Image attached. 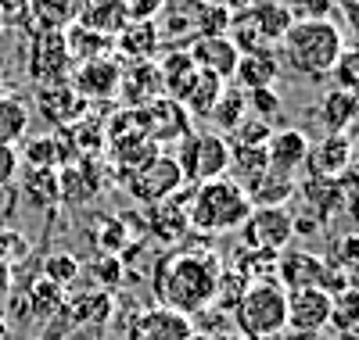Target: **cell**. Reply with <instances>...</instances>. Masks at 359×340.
I'll return each mask as SVG.
<instances>
[{"mask_svg": "<svg viewBox=\"0 0 359 340\" xmlns=\"http://www.w3.org/2000/svg\"><path fill=\"white\" fill-rule=\"evenodd\" d=\"M334 258H338V265H341V269H348V265H359V233H352V236H341V240L334 243Z\"/></svg>", "mask_w": 359, "mask_h": 340, "instance_id": "cell-43", "label": "cell"}, {"mask_svg": "<svg viewBox=\"0 0 359 340\" xmlns=\"http://www.w3.org/2000/svg\"><path fill=\"white\" fill-rule=\"evenodd\" d=\"M298 183L294 176L287 172H277V169H266L262 176H255L248 187H245V197L252 208H287V201L294 197Z\"/></svg>", "mask_w": 359, "mask_h": 340, "instance_id": "cell-23", "label": "cell"}, {"mask_svg": "<svg viewBox=\"0 0 359 340\" xmlns=\"http://www.w3.org/2000/svg\"><path fill=\"white\" fill-rule=\"evenodd\" d=\"M280 57L277 50H266V54H245L237 61V72L230 79V86H237L241 94H252V90H266V86H277L280 79Z\"/></svg>", "mask_w": 359, "mask_h": 340, "instance_id": "cell-22", "label": "cell"}, {"mask_svg": "<svg viewBox=\"0 0 359 340\" xmlns=\"http://www.w3.org/2000/svg\"><path fill=\"white\" fill-rule=\"evenodd\" d=\"M25 301H29L25 312L33 316V319H50V316H57V312L65 308V290H62V287H54V283H47L43 276H40V280L29 287Z\"/></svg>", "mask_w": 359, "mask_h": 340, "instance_id": "cell-33", "label": "cell"}, {"mask_svg": "<svg viewBox=\"0 0 359 340\" xmlns=\"http://www.w3.org/2000/svg\"><path fill=\"white\" fill-rule=\"evenodd\" d=\"M216 4H219V8H226V11L233 15V11H245L248 4H255V0H216Z\"/></svg>", "mask_w": 359, "mask_h": 340, "instance_id": "cell-50", "label": "cell"}, {"mask_svg": "<svg viewBox=\"0 0 359 340\" xmlns=\"http://www.w3.org/2000/svg\"><path fill=\"white\" fill-rule=\"evenodd\" d=\"M79 15H83V0H29V18L22 29H29V36L43 33V29L65 33L79 22Z\"/></svg>", "mask_w": 359, "mask_h": 340, "instance_id": "cell-21", "label": "cell"}, {"mask_svg": "<svg viewBox=\"0 0 359 340\" xmlns=\"http://www.w3.org/2000/svg\"><path fill=\"white\" fill-rule=\"evenodd\" d=\"M0 94H4V72H0Z\"/></svg>", "mask_w": 359, "mask_h": 340, "instance_id": "cell-55", "label": "cell"}, {"mask_svg": "<svg viewBox=\"0 0 359 340\" xmlns=\"http://www.w3.org/2000/svg\"><path fill=\"white\" fill-rule=\"evenodd\" d=\"M223 90H226L223 79L198 72L194 83L187 86V94L180 97V104H184V111L191 115V122H194V118H208V115H212V108H216V101L223 97Z\"/></svg>", "mask_w": 359, "mask_h": 340, "instance_id": "cell-28", "label": "cell"}, {"mask_svg": "<svg viewBox=\"0 0 359 340\" xmlns=\"http://www.w3.org/2000/svg\"><path fill=\"white\" fill-rule=\"evenodd\" d=\"M169 0H115L118 15H123V22H155L162 11H165Z\"/></svg>", "mask_w": 359, "mask_h": 340, "instance_id": "cell-39", "label": "cell"}, {"mask_svg": "<svg viewBox=\"0 0 359 340\" xmlns=\"http://www.w3.org/2000/svg\"><path fill=\"white\" fill-rule=\"evenodd\" d=\"M11 272H15V269H8L4 262H0V297L11 294Z\"/></svg>", "mask_w": 359, "mask_h": 340, "instance_id": "cell-49", "label": "cell"}, {"mask_svg": "<svg viewBox=\"0 0 359 340\" xmlns=\"http://www.w3.org/2000/svg\"><path fill=\"white\" fill-rule=\"evenodd\" d=\"M8 330H11V326H8V319L0 316V340H8Z\"/></svg>", "mask_w": 359, "mask_h": 340, "instance_id": "cell-53", "label": "cell"}, {"mask_svg": "<svg viewBox=\"0 0 359 340\" xmlns=\"http://www.w3.org/2000/svg\"><path fill=\"white\" fill-rule=\"evenodd\" d=\"M248 215H252V204L245 197V187H237L230 176L201 183V187H191L187 222L198 233H208V236L233 233V229L245 226Z\"/></svg>", "mask_w": 359, "mask_h": 340, "instance_id": "cell-3", "label": "cell"}, {"mask_svg": "<svg viewBox=\"0 0 359 340\" xmlns=\"http://www.w3.org/2000/svg\"><path fill=\"white\" fill-rule=\"evenodd\" d=\"M29 0H0V22L4 25H25Z\"/></svg>", "mask_w": 359, "mask_h": 340, "instance_id": "cell-44", "label": "cell"}, {"mask_svg": "<svg viewBox=\"0 0 359 340\" xmlns=\"http://www.w3.org/2000/svg\"><path fill=\"white\" fill-rule=\"evenodd\" d=\"M0 229H4V222H0Z\"/></svg>", "mask_w": 359, "mask_h": 340, "instance_id": "cell-56", "label": "cell"}, {"mask_svg": "<svg viewBox=\"0 0 359 340\" xmlns=\"http://www.w3.org/2000/svg\"><path fill=\"white\" fill-rule=\"evenodd\" d=\"M294 22H331V15L338 11L334 0H284Z\"/></svg>", "mask_w": 359, "mask_h": 340, "instance_id": "cell-37", "label": "cell"}, {"mask_svg": "<svg viewBox=\"0 0 359 340\" xmlns=\"http://www.w3.org/2000/svg\"><path fill=\"white\" fill-rule=\"evenodd\" d=\"M291 11L280 0H255L245 11H233L230 15V29L226 36L237 47V54H266V50H277L284 33L291 29Z\"/></svg>", "mask_w": 359, "mask_h": 340, "instance_id": "cell-4", "label": "cell"}, {"mask_svg": "<svg viewBox=\"0 0 359 340\" xmlns=\"http://www.w3.org/2000/svg\"><path fill=\"white\" fill-rule=\"evenodd\" d=\"M269 169L266 162V147H241V143H230V169L226 176L237 183V187H248L255 176H262Z\"/></svg>", "mask_w": 359, "mask_h": 340, "instance_id": "cell-32", "label": "cell"}, {"mask_svg": "<svg viewBox=\"0 0 359 340\" xmlns=\"http://www.w3.org/2000/svg\"><path fill=\"white\" fill-rule=\"evenodd\" d=\"M208 340H245V337L237 333V330H223V333H212V337H208Z\"/></svg>", "mask_w": 359, "mask_h": 340, "instance_id": "cell-51", "label": "cell"}, {"mask_svg": "<svg viewBox=\"0 0 359 340\" xmlns=\"http://www.w3.org/2000/svg\"><path fill=\"white\" fill-rule=\"evenodd\" d=\"M298 194H302L309 215H313L320 226L331 219V215H338V211L345 208V190H341L338 179H313V176H309L302 187H298Z\"/></svg>", "mask_w": 359, "mask_h": 340, "instance_id": "cell-25", "label": "cell"}, {"mask_svg": "<svg viewBox=\"0 0 359 340\" xmlns=\"http://www.w3.org/2000/svg\"><path fill=\"white\" fill-rule=\"evenodd\" d=\"M331 79L338 90H345V94L359 97V47L345 43L338 61H334V69H331Z\"/></svg>", "mask_w": 359, "mask_h": 340, "instance_id": "cell-35", "label": "cell"}, {"mask_svg": "<svg viewBox=\"0 0 359 340\" xmlns=\"http://www.w3.org/2000/svg\"><path fill=\"white\" fill-rule=\"evenodd\" d=\"M245 233V247L252 251H287V243L294 236V211L287 208H252V215L241 226Z\"/></svg>", "mask_w": 359, "mask_h": 340, "instance_id": "cell-10", "label": "cell"}, {"mask_svg": "<svg viewBox=\"0 0 359 340\" xmlns=\"http://www.w3.org/2000/svg\"><path fill=\"white\" fill-rule=\"evenodd\" d=\"M187 57L191 65L205 76H216L223 83L233 79L237 72V61H241V54H237V47L230 43V36H194L187 47Z\"/></svg>", "mask_w": 359, "mask_h": 340, "instance_id": "cell-15", "label": "cell"}, {"mask_svg": "<svg viewBox=\"0 0 359 340\" xmlns=\"http://www.w3.org/2000/svg\"><path fill=\"white\" fill-rule=\"evenodd\" d=\"M22 183H18V194L40 208V211H54L57 204V169H18Z\"/></svg>", "mask_w": 359, "mask_h": 340, "instance_id": "cell-26", "label": "cell"}, {"mask_svg": "<svg viewBox=\"0 0 359 340\" xmlns=\"http://www.w3.org/2000/svg\"><path fill=\"white\" fill-rule=\"evenodd\" d=\"M97 280H101L104 287L118 283V280H123V262L111 258V255H104V258H101V265H97Z\"/></svg>", "mask_w": 359, "mask_h": 340, "instance_id": "cell-46", "label": "cell"}, {"mask_svg": "<svg viewBox=\"0 0 359 340\" xmlns=\"http://www.w3.org/2000/svg\"><path fill=\"white\" fill-rule=\"evenodd\" d=\"M184 187H187V179H184V172H180V165H176V158H172L169 150L155 154V158L147 162L144 169H137V172L126 179L130 197H133L137 204H147V208L176 197Z\"/></svg>", "mask_w": 359, "mask_h": 340, "instance_id": "cell-8", "label": "cell"}, {"mask_svg": "<svg viewBox=\"0 0 359 340\" xmlns=\"http://www.w3.org/2000/svg\"><path fill=\"white\" fill-rule=\"evenodd\" d=\"M65 43L72 54V65H83V61H97V57H111V36L90 33L83 25L65 29Z\"/></svg>", "mask_w": 359, "mask_h": 340, "instance_id": "cell-31", "label": "cell"}, {"mask_svg": "<svg viewBox=\"0 0 359 340\" xmlns=\"http://www.w3.org/2000/svg\"><path fill=\"white\" fill-rule=\"evenodd\" d=\"M348 33H352V47H359V18L348 22Z\"/></svg>", "mask_w": 359, "mask_h": 340, "instance_id": "cell-52", "label": "cell"}, {"mask_svg": "<svg viewBox=\"0 0 359 340\" xmlns=\"http://www.w3.org/2000/svg\"><path fill=\"white\" fill-rule=\"evenodd\" d=\"M294 233H320V222L316 219H302V215H294Z\"/></svg>", "mask_w": 359, "mask_h": 340, "instance_id": "cell-48", "label": "cell"}, {"mask_svg": "<svg viewBox=\"0 0 359 340\" xmlns=\"http://www.w3.org/2000/svg\"><path fill=\"white\" fill-rule=\"evenodd\" d=\"M36 111L40 118L47 122V126L57 129H72L79 118L90 115V101H83L72 83H62V86H40V94H36Z\"/></svg>", "mask_w": 359, "mask_h": 340, "instance_id": "cell-14", "label": "cell"}, {"mask_svg": "<svg viewBox=\"0 0 359 340\" xmlns=\"http://www.w3.org/2000/svg\"><path fill=\"white\" fill-rule=\"evenodd\" d=\"M230 319L245 340L280 337L287 330V290L277 280H255V283L245 287L241 301L233 304Z\"/></svg>", "mask_w": 359, "mask_h": 340, "instance_id": "cell-5", "label": "cell"}, {"mask_svg": "<svg viewBox=\"0 0 359 340\" xmlns=\"http://www.w3.org/2000/svg\"><path fill=\"white\" fill-rule=\"evenodd\" d=\"M277 283L284 290H302V287H323L327 294L345 290V280H338V269H331L313 251H280L277 255Z\"/></svg>", "mask_w": 359, "mask_h": 340, "instance_id": "cell-9", "label": "cell"}, {"mask_svg": "<svg viewBox=\"0 0 359 340\" xmlns=\"http://www.w3.org/2000/svg\"><path fill=\"white\" fill-rule=\"evenodd\" d=\"M101 247H104V251H118V247H126V226L118 219H108V226L101 229Z\"/></svg>", "mask_w": 359, "mask_h": 340, "instance_id": "cell-45", "label": "cell"}, {"mask_svg": "<svg viewBox=\"0 0 359 340\" xmlns=\"http://www.w3.org/2000/svg\"><path fill=\"white\" fill-rule=\"evenodd\" d=\"M345 47V36L334 22H291L277 57L280 69H291L302 79H327Z\"/></svg>", "mask_w": 359, "mask_h": 340, "instance_id": "cell-2", "label": "cell"}, {"mask_svg": "<svg viewBox=\"0 0 359 340\" xmlns=\"http://www.w3.org/2000/svg\"><path fill=\"white\" fill-rule=\"evenodd\" d=\"M327 326H334L341 337L359 333V290L355 287H345L331 297V323Z\"/></svg>", "mask_w": 359, "mask_h": 340, "instance_id": "cell-34", "label": "cell"}, {"mask_svg": "<svg viewBox=\"0 0 359 340\" xmlns=\"http://www.w3.org/2000/svg\"><path fill=\"white\" fill-rule=\"evenodd\" d=\"M306 169L313 179H341L352 169V136L348 133H327L323 140L309 143Z\"/></svg>", "mask_w": 359, "mask_h": 340, "instance_id": "cell-17", "label": "cell"}, {"mask_svg": "<svg viewBox=\"0 0 359 340\" xmlns=\"http://www.w3.org/2000/svg\"><path fill=\"white\" fill-rule=\"evenodd\" d=\"M194 76H198V69L191 65V57H187V50L180 47V50H169L162 61H158V83H162V97H172V101H180L187 94V86L194 83Z\"/></svg>", "mask_w": 359, "mask_h": 340, "instance_id": "cell-27", "label": "cell"}, {"mask_svg": "<svg viewBox=\"0 0 359 340\" xmlns=\"http://www.w3.org/2000/svg\"><path fill=\"white\" fill-rule=\"evenodd\" d=\"M331 297L323 287L287 290V330L284 333H323L331 323Z\"/></svg>", "mask_w": 359, "mask_h": 340, "instance_id": "cell-13", "label": "cell"}, {"mask_svg": "<svg viewBox=\"0 0 359 340\" xmlns=\"http://www.w3.org/2000/svg\"><path fill=\"white\" fill-rule=\"evenodd\" d=\"M230 136H233V143H241V147H266L269 136H273V122H262V118L252 115V118H245Z\"/></svg>", "mask_w": 359, "mask_h": 340, "instance_id": "cell-40", "label": "cell"}, {"mask_svg": "<svg viewBox=\"0 0 359 340\" xmlns=\"http://www.w3.org/2000/svg\"><path fill=\"white\" fill-rule=\"evenodd\" d=\"M280 4H284V0H280Z\"/></svg>", "mask_w": 359, "mask_h": 340, "instance_id": "cell-57", "label": "cell"}, {"mask_svg": "<svg viewBox=\"0 0 359 340\" xmlns=\"http://www.w3.org/2000/svg\"><path fill=\"white\" fill-rule=\"evenodd\" d=\"M29 251H33V243L25 240V233H18V229H0V262H4L8 269H15L18 262H25L29 258Z\"/></svg>", "mask_w": 359, "mask_h": 340, "instance_id": "cell-38", "label": "cell"}, {"mask_svg": "<svg viewBox=\"0 0 359 340\" xmlns=\"http://www.w3.org/2000/svg\"><path fill=\"white\" fill-rule=\"evenodd\" d=\"M118 97H126L130 108H147L151 101H158L162 97V83H158V65L155 61L123 65V76H118Z\"/></svg>", "mask_w": 359, "mask_h": 340, "instance_id": "cell-19", "label": "cell"}, {"mask_svg": "<svg viewBox=\"0 0 359 340\" xmlns=\"http://www.w3.org/2000/svg\"><path fill=\"white\" fill-rule=\"evenodd\" d=\"M245 101H248V111H252L255 118H262V122H273V118L280 115V108H284V101H280V94H277L273 86L252 90V94H245Z\"/></svg>", "mask_w": 359, "mask_h": 340, "instance_id": "cell-41", "label": "cell"}, {"mask_svg": "<svg viewBox=\"0 0 359 340\" xmlns=\"http://www.w3.org/2000/svg\"><path fill=\"white\" fill-rule=\"evenodd\" d=\"M76 276H79V262L72 255H50L43 262V280L54 283V287H62V290L76 283Z\"/></svg>", "mask_w": 359, "mask_h": 340, "instance_id": "cell-36", "label": "cell"}, {"mask_svg": "<svg viewBox=\"0 0 359 340\" xmlns=\"http://www.w3.org/2000/svg\"><path fill=\"white\" fill-rule=\"evenodd\" d=\"M316 118H320V126L327 133H348L352 126H359V97L331 86L316 101Z\"/></svg>", "mask_w": 359, "mask_h": 340, "instance_id": "cell-24", "label": "cell"}, {"mask_svg": "<svg viewBox=\"0 0 359 340\" xmlns=\"http://www.w3.org/2000/svg\"><path fill=\"white\" fill-rule=\"evenodd\" d=\"M219 258L205 255V251H169L165 258H158L155 272H151V290L158 297L162 308L194 319L198 312L212 308V294H216V276H219Z\"/></svg>", "mask_w": 359, "mask_h": 340, "instance_id": "cell-1", "label": "cell"}, {"mask_svg": "<svg viewBox=\"0 0 359 340\" xmlns=\"http://www.w3.org/2000/svg\"><path fill=\"white\" fill-rule=\"evenodd\" d=\"M176 165L184 172L187 187H201V183L223 179L230 169V140L219 133H191L176 143Z\"/></svg>", "mask_w": 359, "mask_h": 340, "instance_id": "cell-6", "label": "cell"}, {"mask_svg": "<svg viewBox=\"0 0 359 340\" xmlns=\"http://www.w3.org/2000/svg\"><path fill=\"white\" fill-rule=\"evenodd\" d=\"M126 340H205L194 326V319L172 312V308L151 304L140 308L126 326Z\"/></svg>", "mask_w": 359, "mask_h": 340, "instance_id": "cell-11", "label": "cell"}, {"mask_svg": "<svg viewBox=\"0 0 359 340\" xmlns=\"http://www.w3.org/2000/svg\"><path fill=\"white\" fill-rule=\"evenodd\" d=\"M29 118H33V111H29V104L15 94H0V143L4 147H15L29 136Z\"/></svg>", "mask_w": 359, "mask_h": 340, "instance_id": "cell-29", "label": "cell"}, {"mask_svg": "<svg viewBox=\"0 0 359 340\" xmlns=\"http://www.w3.org/2000/svg\"><path fill=\"white\" fill-rule=\"evenodd\" d=\"M29 79L36 86H62L72 76V54L65 43V33L57 29H43V33L29 36Z\"/></svg>", "mask_w": 359, "mask_h": 340, "instance_id": "cell-7", "label": "cell"}, {"mask_svg": "<svg viewBox=\"0 0 359 340\" xmlns=\"http://www.w3.org/2000/svg\"><path fill=\"white\" fill-rule=\"evenodd\" d=\"M248 118V101H245V94L237 86H230L226 83V90H223V97L216 101V108H212V115H208V122L216 126V133L219 136H230L241 122Z\"/></svg>", "mask_w": 359, "mask_h": 340, "instance_id": "cell-30", "label": "cell"}, {"mask_svg": "<svg viewBox=\"0 0 359 340\" xmlns=\"http://www.w3.org/2000/svg\"><path fill=\"white\" fill-rule=\"evenodd\" d=\"M118 76H123V65L115 57H97V61L72 65L69 83L83 101H108L118 94Z\"/></svg>", "mask_w": 359, "mask_h": 340, "instance_id": "cell-16", "label": "cell"}, {"mask_svg": "<svg viewBox=\"0 0 359 340\" xmlns=\"http://www.w3.org/2000/svg\"><path fill=\"white\" fill-rule=\"evenodd\" d=\"M144 133L147 140H151L155 147H172L180 143L184 136H191V115L184 111V104L172 101V97H158L144 108Z\"/></svg>", "mask_w": 359, "mask_h": 340, "instance_id": "cell-12", "label": "cell"}, {"mask_svg": "<svg viewBox=\"0 0 359 340\" xmlns=\"http://www.w3.org/2000/svg\"><path fill=\"white\" fill-rule=\"evenodd\" d=\"M306 154H309V136H306L302 129H294V126L273 129V136H269V143H266V162H269V169L287 172V176H294L298 169L306 165Z\"/></svg>", "mask_w": 359, "mask_h": 340, "instance_id": "cell-20", "label": "cell"}, {"mask_svg": "<svg viewBox=\"0 0 359 340\" xmlns=\"http://www.w3.org/2000/svg\"><path fill=\"white\" fill-rule=\"evenodd\" d=\"M255 340H284V333L280 337H255Z\"/></svg>", "mask_w": 359, "mask_h": 340, "instance_id": "cell-54", "label": "cell"}, {"mask_svg": "<svg viewBox=\"0 0 359 340\" xmlns=\"http://www.w3.org/2000/svg\"><path fill=\"white\" fill-rule=\"evenodd\" d=\"M18 150L15 147H4L0 143V194L11 190L15 187V179H18Z\"/></svg>", "mask_w": 359, "mask_h": 340, "instance_id": "cell-42", "label": "cell"}, {"mask_svg": "<svg viewBox=\"0 0 359 340\" xmlns=\"http://www.w3.org/2000/svg\"><path fill=\"white\" fill-rule=\"evenodd\" d=\"M162 47L158 36V22H130L115 33L111 40V54H118L126 65H137V61H151L155 50Z\"/></svg>", "mask_w": 359, "mask_h": 340, "instance_id": "cell-18", "label": "cell"}, {"mask_svg": "<svg viewBox=\"0 0 359 340\" xmlns=\"http://www.w3.org/2000/svg\"><path fill=\"white\" fill-rule=\"evenodd\" d=\"M334 4H338V15H341L345 22L359 18V0H334Z\"/></svg>", "mask_w": 359, "mask_h": 340, "instance_id": "cell-47", "label": "cell"}]
</instances>
